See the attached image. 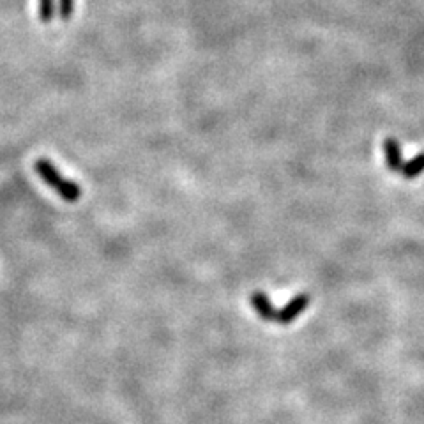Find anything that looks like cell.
Returning <instances> with one entry per match:
<instances>
[{
	"instance_id": "cell-1",
	"label": "cell",
	"mask_w": 424,
	"mask_h": 424,
	"mask_svg": "<svg viewBox=\"0 0 424 424\" xmlns=\"http://www.w3.org/2000/svg\"><path fill=\"white\" fill-rule=\"evenodd\" d=\"M34 170H36V173L41 177L42 181L47 182L51 189H55V191H57V193H59L60 197L66 200V202L75 203L80 200V195H82L80 186L76 184L75 181H68V179H64V177L57 172V169H55L50 161L38 160L34 163Z\"/></svg>"
},
{
	"instance_id": "cell-2",
	"label": "cell",
	"mask_w": 424,
	"mask_h": 424,
	"mask_svg": "<svg viewBox=\"0 0 424 424\" xmlns=\"http://www.w3.org/2000/svg\"><path fill=\"white\" fill-rule=\"evenodd\" d=\"M386 160L389 169L392 172H401V166H403V158H401V151H399V145L395 140H387L386 145Z\"/></svg>"
},
{
	"instance_id": "cell-3",
	"label": "cell",
	"mask_w": 424,
	"mask_h": 424,
	"mask_svg": "<svg viewBox=\"0 0 424 424\" xmlns=\"http://www.w3.org/2000/svg\"><path fill=\"white\" fill-rule=\"evenodd\" d=\"M39 20L50 23L55 16V0H39Z\"/></svg>"
},
{
	"instance_id": "cell-4",
	"label": "cell",
	"mask_w": 424,
	"mask_h": 424,
	"mask_svg": "<svg viewBox=\"0 0 424 424\" xmlns=\"http://www.w3.org/2000/svg\"><path fill=\"white\" fill-rule=\"evenodd\" d=\"M423 170H424V154H419L416 160H412L410 163L405 164V170L401 173H403L407 179H414V177L419 175Z\"/></svg>"
},
{
	"instance_id": "cell-5",
	"label": "cell",
	"mask_w": 424,
	"mask_h": 424,
	"mask_svg": "<svg viewBox=\"0 0 424 424\" xmlns=\"http://www.w3.org/2000/svg\"><path fill=\"white\" fill-rule=\"evenodd\" d=\"M75 13V0H59V16L64 21L71 20Z\"/></svg>"
}]
</instances>
